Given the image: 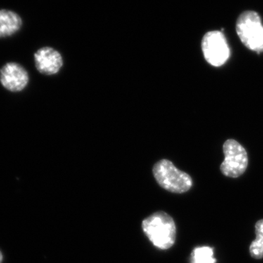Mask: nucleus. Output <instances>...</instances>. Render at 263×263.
Here are the masks:
<instances>
[{
  "mask_svg": "<svg viewBox=\"0 0 263 263\" xmlns=\"http://www.w3.org/2000/svg\"><path fill=\"white\" fill-rule=\"evenodd\" d=\"M29 76L23 66L16 62H8L0 69V83L5 89L13 93L21 92L28 86Z\"/></svg>",
  "mask_w": 263,
  "mask_h": 263,
  "instance_id": "423d86ee",
  "label": "nucleus"
},
{
  "mask_svg": "<svg viewBox=\"0 0 263 263\" xmlns=\"http://www.w3.org/2000/svg\"><path fill=\"white\" fill-rule=\"evenodd\" d=\"M145 234L156 247L165 250L176 241V227L173 218L163 212L152 214L142 223Z\"/></svg>",
  "mask_w": 263,
  "mask_h": 263,
  "instance_id": "f257e3e1",
  "label": "nucleus"
},
{
  "mask_svg": "<svg viewBox=\"0 0 263 263\" xmlns=\"http://www.w3.org/2000/svg\"><path fill=\"white\" fill-rule=\"evenodd\" d=\"M224 160L220 170L227 177L238 178L245 174L248 166L247 151L238 142L230 139L223 145Z\"/></svg>",
  "mask_w": 263,
  "mask_h": 263,
  "instance_id": "20e7f679",
  "label": "nucleus"
},
{
  "mask_svg": "<svg viewBox=\"0 0 263 263\" xmlns=\"http://www.w3.org/2000/svg\"><path fill=\"white\" fill-rule=\"evenodd\" d=\"M34 59L36 68L43 75H55L63 65L62 55L51 47L40 48L34 53Z\"/></svg>",
  "mask_w": 263,
  "mask_h": 263,
  "instance_id": "0eeeda50",
  "label": "nucleus"
},
{
  "mask_svg": "<svg viewBox=\"0 0 263 263\" xmlns=\"http://www.w3.org/2000/svg\"><path fill=\"white\" fill-rule=\"evenodd\" d=\"M203 56L208 63L214 67H221L230 56V50L224 34L219 31L207 32L202 40Z\"/></svg>",
  "mask_w": 263,
  "mask_h": 263,
  "instance_id": "39448f33",
  "label": "nucleus"
},
{
  "mask_svg": "<svg viewBox=\"0 0 263 263\" xmlns=\"http://www.w3.org/2000/svg\"><path fill=\"white\" fill-rule=\"evenodd\" d=\"M20 15L9 10H0V38L11 37L22 29Z\"/></svg>",
  "mask_w": 263,
  "mask_h": 263,
  "instance_id": "6e6552de",
  "label": "nucleus"
},
{
  "mask_svg": "<svg viewBox=\"0 0 263 263\" xmlns=\"http://www.w3.org/2000/svg\"><path fill=\"white\" fill-rule=\"evenodd\" d=\"M193 263H216L214 257V249L210 247H197L192 256Z\"/></svg>",
  "mask_w": 263,
  "mask_h": 263,
  "instance_id": "9d476101",
  "label": "nucleus"
},
{
  "mask_svg": "<svg viewBox=\"0 0 263 263\" xmlns=\"http://www.w3.org/2000/svg\"><path fill=\"white\" fill-rule=\"evenodd\" d=\"M5 259L4 253H3V250L0 249V263H4Z\"/></svg>",
  "mask_w": 263,
  "mask_h": 263,
  "instance_id": "9b49d317",
  "label": "nucleus"
},
{
  "mask_svg": "<svg viewBox=\"0 0 263 263\" xmlns=\"http://www.w3.org/2000/svg\"><path fill=\"white\" fill-rule=\"evenodd\" d=\"M256 239L251 243L249 252L251 256L255 259L263 258V219L255 224Z\"/></svg>",
  "mask_w": 263,
  "mask_h": 263,
  "instance_id": "1a4fd4ad",
  "label": "nucleus"
},
{
  "mask_svg": "<svg viewBox=\"0 0 263 263\" xmlns=\"http://www.w3.org/2000/svg\"><path fill=\"white\" fill-rule=\"evenodd\" d=\"M236 32L246 47L263 52V26L258 13L251 10L241 13L237 20Z\"/></svg>",
  "mask_w": 263,
  "mask_h": 263,
  "instance_id": "7ed1b4c3",
  "label": "nucleus"
},
{
  "mask_svg": "<svg viewBox=\"0 0 263 263\" xmlns=\"http://www.w3.org/2000/svg\"><path fill=\"white\" fill-rule=\"evenodd\" d=\"M153 174L157 183L171 193H186L193 186V179L190 175L180 171L167 160L157 162L154 166Z\"/></svg>",
  "mask_w": 263,
  "mask_h": 263,
  "instance_id": "f03ea898",
  "label": "nucleus"
}]
</instances>
